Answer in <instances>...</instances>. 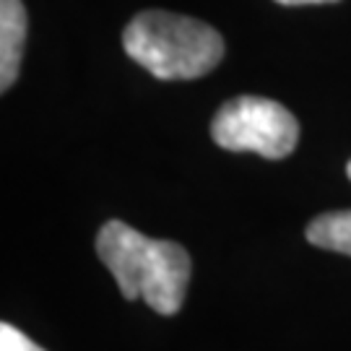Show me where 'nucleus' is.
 <instances>
[{"mask_svg": "<svg viewBox=\"0 0 351 351\" xmlns=\"http://www.w3.org/2000/svg\"><path fill=\"white\" fill-rule=\"evenodd\" d=\"M99 261L125 300H146L154 313H180L190 281V255L169 239H151L125 221H107L97 234Z\"/></svg>", "mask_w": 351, "mask_h": 351, "instance_id": "nucleus-1", "label": "nucleus"}, {"mask_svg": "<svg viewBox=\"0 0 351 351\" xmlns=\"http://www.w3.org/2000/svg\"><path fill=\"white\" fill-rule=\"evenodd\" d=\"M123 47L162 81L201 78L224 58V39L213 26L169 11L138 13L123 32Z\"/></svg>", "mask_w": 351, "mask_h": 351, "instance_id": "nucleus-2", "label": "nucleus"}, {"mask_svg": "<svg viewBox=\"0 0 351 351\" xmlns=\"http://www.w3.org/2000/svg\"><path fill=\"white\" fill-rule=\"evenodd\" d=\"M211 136L226 151H252L265 159H284L300 141V123L274 99L237 97L213 114Z\"/></svg>", "mask_w": 351, "mask_h": 351, "instance_id": "nucleus-3", "label": "nucleus"}, {"mask_svg": "<svg viewBox=\"0 0 351 351\" xmlns=\"http://www.w3.org/2000/svg\"><path fill=\"white\" fill-rule=\"evenodd\" d=\"M29 19L21 0H0V88L8 91L19 78Z\"/></svg>", "mask_w": 351, "mask_h": 351, "instance_id": "nucleus-4", "label": "nucleus"}, {"mask_svg": "<svg viewBox=\"0 0 351 351\" xmlns=\"http://www.w3.org/2000/svg\"><path fill=\"white\" fill-rule=\"evenodd\" d=\"M307 239L315 247L351 258V211H330L313 219L307 226Z\"/></svg>", "mask_w": 351, "mask_h": 351, "instance_id": "nucleus-5", "label": "nucleus"}, {"mask_svg": "<svg viewBox=\"0 0 351 351\" xmlns=\"http://www.w3.org/2000/svg\"><path fill=\"white\" fill-rule=\"evenodd\" d=\"M0 351H45V349L37 346L19 328H13L11 323H3L0 326Z\"/></svg>", "mask_w": 351, "mask_h": 351, "instance_id": "nucleus-6", "label": "nucleus"}, {"mask_svg": "<svg viewBox=\"0 0 351 351\" xmlns=\"http://www.w3.org/2000/svg\"><path fill=\"white\" fill-rule=\"evenodd\" d=\"M281 5H323V3H339V0H276Z\"/></svg>", "mask_w": 351, "mask_h": 351, "instance_id": "nucleus-7", "label": "nucleus"}, {"mask_svg": "<svg viewBox=\"0 0 351 351\" xmlns=\"http://www.w3.org/2000/svg\"><path fill=\"white\" fill-rule=\"evenodd\" d=\"M346 175H349V180H351V162L346 164Z\"/></svg>", "mask_w": 351, "mask_h": 351, "instance_id": "nucleus-8", "label": "nucleus"}]
</instances>
